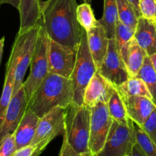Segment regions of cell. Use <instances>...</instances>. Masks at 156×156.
<instances>
[{"label": "cell", "mask_w": 156, "mask_h": 156, "mask_svg": "<svg viewBox=\"0 0 156 156\" xmlns=\"http://www.w3.org/2000/svg\"><path fill=\"white\" fill-rule=\"evenodd\" d=\"M77 5L76 0L41 1L38 24L44 27L50 40L77 48L82 30L76 18Z\"/></svg>", "instance_id": "1"}, {"label": "cell", "mask_w": 156, "mask_h": 156, "mask_svg": "<svg viewBox=\"0 0 156 156\" xmlns=\"http://www.w3.org/2000/svg\"><path fill=\"white\" fill-rule=\"evenodd\" d=\"M72 101L73 90L70 79L48 73L28 101L27 109L41 118L57 107L66 108Z\"/></svg>", "instance_id": "2"}, {"label": "cell", "mask_w": 156, "mask_h": 156, "mask_svg": "<svg viewBox=\"0 0 156 156\" xmlns=\"http://www.w3.org/2000/svg\"><path fill=\"white\" fill-rule=\"evenodd\" d=\"M90 117L91 108L87 105L71 102L65 108V132L63 136L73 149L84 156L90 155Z\"/></svg>", "instance_id": "3"}, {"label": "cell", "mask_w": 156, "mask_h": 156, "mask_svg": "<svg viewBox=\"0 0 156 156\" xmlns=\"http://www.w3.org/2000/svg\"><path fill=\"white\" fill-rule=\"evenodd\" d=\"M39 24L22 32H18L12 46L10 57L6 67L15 69L13 94H16L24 83V78L33 57L38 41Z\"/></svg>", "instance_id": "4"}, {"label": "cell", "mask_w": 156, "mask_h": 156, "mask_svg": "<svg viewBox=\"0 0 156 156\" xmlns=\"http://www.w3.org/2000/svg\"><path fill=\"white\" fill-rule=\"evenodd\" d=\"M97 71L87 44V34L81 30V37L77 47L76 63L70 80L73 90V102L76 105H84V94L86 88Z\"/></svg>", "instance_id": "5"}, {"label": "cell", "mask_w": 156, "mask_h": 156, "mask_svg": "<svg viewBox=\"0 0 156 156\" xmlns=\"http://www.w3.org/2000/svg\"><path fill=\"white\" fill-rule=\"evenodd\" d=\"M49 38L44 27L39 24L38 41L31 62L29 76L23 83L28 101L30 99L37 88L43 82L48 72Z\"/></svg>", "instance_id": "6"}, {"label": "cell", "mask_w": 156, "mask_h": 156, "mask_svg": "<svg viewBox=\"0 0 156 156\" xmlns=\"http://www.w3.org/2000/svg\"><path fill=\"white\" fill-rule=\"evenodd\" d=\"M136 143L134 123L129 118L128 123L113 120L103 147L95 156L131 155Z\"/></svg>", "instance_id": "7"}, {"label": "cell", "mask_w": 156, "mask_h": 156, "mask_svg": "<svg viewBox=\"0 0 156 156\" xmlns=\"http://www.w3.org/2000/svg\"><path fill=\"white\" fill-rule=\"evenodd\" d=\"M65 132V108L57 107L39 118L35 136L31 145L41 153L57 136Z\"/></svg>", "instance_id": "8"}, {"label": "cell", "mask_w": 156, "mask_h": 156, "mask_svg": "<svg viewBox=\"0 0 156 156\" xmlns=\"http://www.w3.org/2000/svg\"><path fill=\"white\" fill-rule=\"evenodd\" d=\"M112 123L106 103L100 101L91 107L89 148L92 156L96 155L103 147Z\"/></svg>", "instance_id": "9"}, {"label": "cell", "mask_w": 156, "mask_h": 156, "mask_svg": "<svg viewBox=\"0 0 156 156\" xmlns=\"http://www.w3.org/2000/svg\"><path fill=\"white\" fill-rule=\"evenodd\" d=\"M77 48L63 45L50 39L48 47V72L70 79L76 63Z\"/></svg>", "instance_id": "10"}, {"label": "cell", "mask_w": 156, "mask_h": 156, "mask_svg": "<svg viewBox=\"0 0 156 156\" xmlns=\"http://www.w3.org/2000/svg\"><path fill=\"white\" fill-rule=\"evenodd\" d=\"M97 71L115 88L119 87L131 77L125 63L118 52L114 38L109 39L106 54Z\"/></svg>", "instance_id": "11"}, {"label": "cell", "mask_w": 156, "mask_h": 156, "mask_svg": "<svg viewBox=\"0 0 156 156\" xmlns=\"http://www.w3.org/2000/svg\"><path fill=\"white\" fill-rule=\"evenodd\" d=\"M27 105L28 99L22 85L18 92L12 95L10 101L4 120L0 127V143L6 136L15 132L27 110Z\"/></svg>", "instance_id": "12"}, {"label": "cell", "mask_w": 156, "mask_h": 156, "mask_svg": "<svg viewBox=\"0 0 156 156\" xmlns=\"http://www.w3.org/2000/svg\"><path fill=\"white\" fill-rule=\"evenodd\" d=\"M120 94V93H119ZM128 118L142 126L156 108L152 100L142 96L121 94Z\"/></svg>", "instance_id": "13"}, {"label": "cell", "mask_w": 156, "mask_h": 156, "mask_svg": "<svg viewBox=\"0 0 156 156\" xmlns=\"http://www.w3.org/2000/svg\"><path fill=\"white\" fill-rule=\"evenodd\" d=\"M115 87L96 71L87 85L84 94V105L91 108L98 102L107 103Z\"/></svg>", "instance_id": "14"}, {"label": "cell", "mask_w": 156, "mask_h": 156, "mask_svg": "<svg viewBox=\"0 0 156 156\" xmlns=\"http://www.w3.org/2000/svg\"><path fill=\"white\" fill-rule=\"evenodd\" d=\"M87 44L96 69L99 68L103 61L108 49L109 38L105 27L98 20L95 27L87 31Z\"/></svg>", "instance_id": "15"}, {"label": "cell", "mask_w": 156, "mask_h": 156, "mask_svg": "<svg viewBox=\"0 0 156 156\" xmlns=\"http://www.w3.org/2000/svg\"><path fill=\"white\" fill-rule=\"evenodd\" d=\"M134 40L148 56L156 53V21L139 17L135 29Z\"/></svg>", "instance_id": "16"}, {"label": "cell", "mask_w": 156, "mask_h": 156, "mask_svg": "<svg viewBox=\"0 0 156 156\" xmlns=\"http://www.w3.org/2000/svg\"><path fill=\"white\" fill-rule=\"evenodd\" d=\"M39 117L31 110L27 109L14 133L16 149L25 147L32 143L38 126Z\"/></svg>", "instance_id": "17"}, {"label": "cell", "mask_w": 156, "mask_h": 156, "mask_svg": "<svg viewBox=\"0 0 156 156\" xmlns=\"http://www.w3.org/2000/svg\"><path fill=\"white\" fill-rule=\"evenodd\" d=\"M41 0H20L18 10L20 16L18 32H22L38 24L41 15Z\"/></svg>", "instance_id": "18"}, {"label": "cell", "mask_w": 156, "mask_h": 156, "mask_svg": "<svg viewBox=\"0 0 156 156\" xmlns=\"http://www.w3.org/2000/svg\"><path fill=\"white\" fill-rule=\"evenodd\" d=\"M135 30L128 27L118 20L115 30V41L116 47L121 58L124 62H126L129 46L134 38Z\"/></svg>", "instance_id": "19"}, {"label": "cell", "mask_w": 156, "mask_h": 156, "mask_svg": "<svg viewBox=\"0 0 156 156\" xmlns=\"http://www.w3.org/2000/svg\"><path fill=\"white\" fill-rule=\"evenodd\" d=\"M103 15L99 20L105 27L109 39L115 38V30L118 21V10L116 0H103Z\"/></svg>", "instance_id": "20"}, {"label": "cell", "mask_w": 156, "mask_h": 156, "mask_svg": "<svg viewBox=\"0 0 156 156\" xmlns=\"http://www.w3.org/2000/svg\"><path fill=\"white\" fill-rule=\"evenodd\" d=\"M148 56L145 50L136 43L134 38L132 41L128 50L125 66L131 77H136L144 63L145 58Z\"/></svg>", "instance_id": "21"}, {"label": "cell", "mask_w": 156, "mask_h": 156, "mask_svg": "<svg viewBox=\"0 0 156 156\" xmlns=\"http://www.w3.org/2000/svg\"><path fill=\"white\" fill-rule=\"evenodd\" d=\"M106 105L109 114L113 120L123 123H128L129 118L127 116L123 101L116 88H113Z\"/></svg>", "instance_id": "22"}, {"label": "cell", "mask_w": 156, "mask_h": 156, "mask_svg": "<svg viewBox=\"0 0 156 156\" xmlns=\"http://www.w3.org/2000/svg\"><path fill=\"white\" fill-rule=\"evenodd\" d=\"M15 81V70L6 67L4 86L0 98V127L4 120L6 111L13 94V85Z\"/></svg>", "instance_id": "23"}, {"label": "cell", "mask_w": 156, "mask_h": 156, "mask_svg": "<svg viewBox=\"0 0 156 156\" xmlns=\"http://www.w3.org/2000/svg\"><path fill=\"white\" fill-rule=\"evenodd\" d=\"M121 94L130 96H142L151 99L149 91L145 82L137 77H130L128 80L117 87Z\"/></svg>", "instance_id": "24"}, {"label": "cell", "mask_w": 156, "mask_h": 156, "mask_svg": "<svg viewBox=\"0 0 156 156\" xmlns=\"http://www.w3.org/2000/svg\"><path fill=\"white\" fill-rule=\"evenodd\" d=\"M136 77L139 78L145 82L151 96V100L156 105V73L148 56H146L142 67Z\"/></svg>", "instance_id": "25"}, {"label": "cell", "mask_w": 156, "mask_h": 156, "mask_svg": "<svg viewBox=\"0 0 156 156\" xmlns=\"http://www.w3.org/2000/svg\"><path fill=\"white\" fill-rule=\"evenodd\" d=\"M116 2L119 21L135 30L139 18L136 9L127 0H116Z\"/></svg>", "instance_id": "26"}, {"label": "cell", "mask_w": 156, "mask_h": 156, "mask_svg": "<svg viewBox=\"0 0 156 156\" xmlns=\"http://www.w3.org/2000/svg\"><path fill=\"white\" fill-rule=\"evenodd\" d=\"M76 18L80 27L88 31L96 25L98 20L95 18L91 4L83 2L77 5L76 9Z\"/></svg>", "instance_id": "27"}, {"label": "cell", "mask_w": 156, "mask_h": 156, "mask_svg": "<svg viewBox=\"0 0 156 156\" xmlns=\"http://www.w3.org/2000/svg\"><path fill=\"white\" fill-rule=\"evenodd\" d=\"M133 123L136 133V144L147 156H156V145L151 141L140 126L135 122H133Z\"/></svg>", "instance_id": "28"}, {"label": "cell", "mask_w": 156, "mask_h": 156, "mask_svg": "<svg viewBox=\"0 0 156 156\" xmlns=\"http://www.w3.org/2000/svg\"><path fill=\"white\" fill-rule=\"evenodd\" d=\"M141 17L156 21V0H139Z\"/></svg>", "instance_id": "29"}, {"label": "cell", "mask_w": 156, "mask_h": 156, "mask_svg": "<svg viewBox=\"0 0 156 156\" xmlns=\"http://www.w3.org/2000/svg\"><path fill=\"white\" fill-rule=\"evenodd\" d=\"M141 127L156 145V108Z\"/></svg>", "instance_id": "30"}, {"label": "cell", "mask_w": 156, "mask_h": 156, "mask_svg": "<svg viewBox=\"0 0 156 156\" xmlns=\"http://www.w3.org/2000/svg\"><path fill=\"white\" fill-rule=\"evenodd\" d=\"M15 150L16 147L14 133L9 134L0 143V156H11Z\"/></svg>", "instance_id": "31"}, {"label": "cell", "mask_w": 156, "mask_h": 156, "mask_svg": "<svg viewBox=\"0 0 156 156\" xmlns=\"http://www.w3.org/2000/svg\"><path fill=\"white\" fill-rule=\"evenodd\" d=\"M41 154L36 146L29 145L25 147L16 149L11 156H39Z\"/></svg>", "instance_id": "32"}, {"label": "cell", "mask_w": 156, "mask_h": 156, "mask_svg": "<svg viewBox=\"0 0 156 156\" xmlns=\"http://www.w3.org/2000/svg\"><path fill=\"white\" fill-rule=\"evenodd\" d=\"M59 156H84L80 152H76L73 149L71 146L69 145L67 140L63 138V143L61 146V151H60Z\"/></svg>", "instance_id": "33"}, {"label": "cell", "mask_w": 156, "mask_h": 156, "mask_svg": "<svg viewBox=\"0 0 156 156\" xmlns=\"http://www.w3.org/2000/svg\"><path fill=\"white\" fill-rule=\"evenodd\" d=\"M131 156H147V155L144 153V152L141 149V148L136 143L132 147V151Z\"/></svg>", "instance_id": "34"}, {"label": "cell", "mask_w": 156, "mask_h": 156, "mask_svg": "<svg viewBox=\"0 0 156 156\" xmlns=\"http://www.w3.org/2000/svg\"><path fill=\"white\" fill-rule=\"evenodd\" d=\"M2 4L11 5L18 9L20 5V0H0V5Z\"/></svg>", "instance_id": "35"}, {"label": "cell", "mask_w": 156, "mask_h": 156, "mask_svg": "<svg viewBox=\"0 0 156 156\" xmlns=\"http://www.w3.org/2000/svg\"><path fill=\"white\" fill-rule=\"evenodd\" d=\"M127 1L131 3L133 7H134V9H136L138 15H139V17H141L140 12H139V0H127Z\"/></svg>", "instance_id": "36"}, {"label": "cell", "mask_w": 156, "mask_h": 156, "mask_svg": "<svg viewBox=\"0 0 156 156\" xmlns=\"http://www.w3.org/2000/svg\"><path fill=\"white\" fill-rule=\"evenodd\" d=\"M4 45H5V37H2L0 39V63H1Z\"/></svg>", "instance_id": "37"}, {"label": "cell", "mask_w": 156, "mask_h": 156, "mask_svg": "<svg viewBox=\"0 0 156 156\" xmlns=\"http://www.w3.org/2000/svg\"><path fill=\"white\" fill-rule=\"evenodd\" d=\"M149 59L151 62V65H152L153 69H154V72L156 73V53H154V54L149 56Z\"/></svg>", "instance_id": "38"}, {"label": "cell", "mask_w": 156, "mask_h": 156, "mask_svg": "<svg viewBox=\"0 0 156 156\" xmlns=\"http://www.w3.org/2000/svg\"><path fill=\"white\" fill-rule=\"evenodd\" d=\"M82 1L85 3H89V4H91V2H93V0H82Z\"/></svg>", "instance_id": "39"}, {"label": "cell", "mask_w": 156, "mask_h": 156, "mask_svg": "<svg viewBox=\"0 0 156 156\" xmlns=\"http://www.w3.org/2000/svg\"><path fill=\"white\" fill-rule=\"evenodd\" d=\"M124 156H131V155H124Z\"/></svg>", "instance_id": "40"}, {"label": "cell", "mask_w": 156, "mask_h": 156, "mask_svg": "<svg viewBox=\"0 0 156 156\" xmlns=\"http://www.w3.org/2000/svg\"><path fill=\"white\" fill-rule=\"evenodd\" d=\"M87 156H92L91 155H87Z\"/></svg>", "instance_id": "41"}]
</instances>
